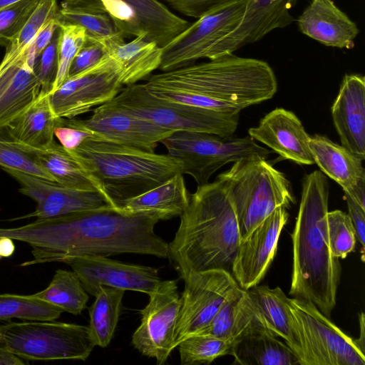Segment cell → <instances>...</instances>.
Returning <instances> with one entry per match:
<instances>
[{
	"mask_svg": "<svg viewBox=\"0 0 365 365\" xmlns=\"http://www.w3.org/2000/svg\"><path fill=\"white\" fill-rule=\"evenodd\" d=\"M158 222L153 217L108 206L36 219L18 227H0V236L31 247L33 259L21 263V267L63 262L75 257L123 253L167 258L168 243L154 231Z\"/></svg>",
	"mask_w": 365,
	"mask_h": 365,
	"instance_id": "cell-1",
	"label": "cell"
},
{
	"mask_svg": "<svg viewBox=\"0 0 365 365\" xmlns=\"http://www.w3.org/2000/svg\"><path fill=\"white\" fill-rule=\"evenodd\" d=\"M143 84L156 98L232 114L271 99L277 91L267 63L233 53L151 74Z\"/></svg>",
	"mask_w": 365,
	"mask_h": 365,
	"instance_id": "cell-2",
	"label": "cell"
},
{
	"mask_svg": "<svg viewBox=\"0 0 365 365\" xmlns=\"http://www.w3.org/2000/svg\"><path fill=\"white\" fill-rule=\"evenodd\" d=\"M168 256L179 277L223 269L231 273L240 235L237 215L224 185L218 180L198 185L190 194Z\"/></svg>",
	"mask_w": 365,
	"mask_h": 365,
	"instance_id": "cell-3",
	"label": "cell"
},
{
	"mask_svg": "<svg viewBox=\"0 0 365 365\" xmlns=\"http://www.w3.org/2000/svg\"><path fill=\"white\" fill-rule=\"evenodd\" d=\"M329 182L319 170L307 174L292 234L293 263L289 294L330 318L336 304L341 268L327 240Z\"/></svg>",
	"mask_w": 365,
	"mask_h": 365,
	"instance_id": "cell-4",
	"label": "cell"
},
{
	"mask_svg": "<svg viewBox=\"0 0 365 365\" xmlns=\"http://www.w3.org/2000/svg\"><path fill=\"white\" fill-rule=\"evenodd\" d=\"M71 151L83 159L119 207L124 201L182 173V170L181 162L168 153L157 154L92 138Z\"/></svg>",
	"mask_w": 365,
	"mask_h": 365,
	"instance_id": "cell-5",
	"label": "cell"
},
{
	"mask_svg": "<svg viewBox=\"0 0 365 365\" xmlns=\"http://www.w3.org/2000/svg\"><path fill=\"white\" fill-rule=\"evenodd\" d=\"M216 180L224 185L232 202L240 240L276 208L287 209L295 202L289 180L261 156L234 162Z\"/></svg>",
	"mask_w": 365,
	"mask_h": 365,
	"instance_id": "cell-6",
	"label": "cell"
},
{
	"mask_svg": "<svg viewBox=\"0 0 365 365\" xmlns=\"http://www.w3.org/2000/svg\"><path fill=\"white\" fill-rule=\"evenodd\" d=\"M0 344L25 360L45 361H85L96 346L88 327L53 321L1 325Z\"/></svg>",
	"mask_w": 365,
	"mask_h": 365,
	"instance_id": "cell-7",
	"label": "cell"
},
{
	"mask_svg": "<svg viewBox=\"0 0 365 365\" xmlns=\"http://www.w3.org/2000/svg\"><path fill=\"white\" fill-rule=\"evenodd\" d=\"M110 105L165 129L205 133L227 138L235 133L240 113L232 114L156 98L143 83L123 87Z\"/></svg>",
	"mask_w": 365,
	"mask_h": 365,
	"instance_id": "cell-8",
	"label": "cell"
},
{
	"mask_svg": "<svg viewBox=\"0 0 365 365\" xmlns=\"http://www.w3.org/2000/svg\"><path fill=\"white\" fill-rule=\"evenodd\" d=\"M247 0H230L217 6L190 24L163 48L159 69L168 71L202 58L226 55V41L242 21Z\"/></svg>",
	"mask_w": 365,
	"mask_h": 365,
	"instance_id": "cell-9",
	"label": "cell"
},
{
	"mask_svg": "<svg viewBox=\"0 0 365 365\" xmlns=\"http://www.w3.org/2000/svg\"><path fill=\"white\" fill-rule=\"evenodd\" d=\"M160 143L168 155L181 162L182 173L192 176L198 185L207 183L217 170L229 163L252 156L267 159L271 153L249 135L223 138L205 133L176 131Z\"/></svg>",
	"mask_w": 365,
	"mask_h": 365,
	"instance_id": "cell-10",
	"label": "cell"
},
{
	"mask_svg": "<svg viewBox=\"0 0 365 365\" xmlns=\"http://www.w3.org/2000/svg\"><path fill=\"white\" fill-rule=\"evenodd\" d=\"M302 349L301 365H365V353L314 306L289 298Z\"/></svg>",
	"mask_w": 365,
	"mask_h": 365,
	"instance_id": "cell-11",
	"label": "cell"
},
{
	"mask_svg": "<svg viewBox=\"0 0 365 365\" xmlns=\"http://www.w3.org/2000/svg\"><path fill=\"white\" fill-rule=\"evenodd\" d=\"M180 306L175 329L177 346L205 327L222 305L240 288L232 274L209 269L190 274L183 279Z\"/></svg>",
	"mask_w": 365,
	"mask_h": 365,
	"instance_id": "cell-12",
	"label": "cell"
},
{
	"mask_svg": "<svg viewBox=\"0 0 365 365\" xmlns=\"http://www.w3.org/2000/svg\"><path fill=\"white\" fill-rule=\"evenodd\" d=\"M123 88L114 61L105 53L96 64L50 93L49 101L58 117L73 118L110 101Z\"/></svg>",
	"mask_w": 365,
	"mask_h": 365,
	"instance_id": "cell-13",
	"label": "cell"
},
{
	"mask_svg": "<svg viewBox=\"0 0 365 365\" xmlns=\"http://www.w3.org/2000/svg\"><path fill=\"white\" fill-rule=\"evenodd\" d=\"M148 304L140 311L139 327L132 344L141 354L163 364L176 348L175 329L180 306L176 280H161L149 294Z\"/></svg>",
	"mask_w": 365,
	"mask_h": 365,
	"instance_id": "cell-14",
	"label": "cell"
},
{
	"mask_svg": "<svg viewBox=\"0 0 365 365\" xmlns=\"http://www.w3.org/2000/svg\"><path fill=\"white\" fill-rule=\"evenodd\" d=\"M61 123L90 132L92 139L147 151L174 133L108 103L96 107L88 119L61 118Z\"/></svg>",
	"mask_w": 365,
	"mask_h": 365,
	"instance_id": "cell-15",
	"label": "cell"
},
{
	"mask_svg": "<svg viewBox=\"0 0 365 365\" xmlns=\"http://www.w3.org/2000/svg\"><path fill=\"white\" fill-rule=\"evenodd\" d=\"M3 170L19 183L21 193L36 202L35 211L11 220L54 217L108 206L119 207L98 191L71 188L16 170Z\"/></svg>",
	"mask_w": 365,
	"mask_h": 365,
	"instance_id": "cell-16",
	"label": "cell"
},
{
	"mask_svg": "<svg viewBox=\"0 0 365 365\" xmlns=\"http://www.w3.org/2000/svg\"><path fill=\"white\" fill-rule=\"evenodd\" d=\"M63 262L77 274L85 290L94 297L101 287L149 295L161 282L156 268L125 264L103 256L70 257Z\"/></svg>",
	"mask_w": 365,
	"mask_h": 365,
	"instance_id": "cell-17",
	"label": "cell"
},
{
	"mask_svg": "<svg viewBox=\"0 0 365 365\" xmlns=\"http://www.w3.org/2000/svg\"><path fill=\"white\" fill-rule=\"evenodd\" d=\"M288 217L287 208L279 207L240 240L231 272L240 288L248 289L264 278L277 253Z\"/></svg>",
	"mask_w": 365,
	"mask_h": 365,
	"instance_id": "cell-18",
	"label": "cell"
},
{
	"mask_svg": "<svg viewBox=\"0 0 365 365\" xmlns=\"http://www.w3.org/2000/svg\"><path fill=\"white\" fill-rule=\"evenodd\" d=\"M31 46L19 56L0 62V130H4L38 97L41 84Z\"/></svg>",
	"mask_w": 365,
	"mask_h": 365,
	"instance_id": "cell-19",
	"label": "cell"
},
{
	"mask_svg": "<svg viewBox=\"0 0 365 365\" xmlns=\"http://www.w3.org/2000/svg\"><path fill=\"white\" fill-rule=\"evenodd\" d=\"M254 140L268 146L282 158L299 165L314 163L309 145L310 136L292 111L277 108L248 130Z\"/></svg>",
	"mask_w": 365,
	"mask_h": 365,
	"instance_id": "cell-20",
	"label": "cell"
},
{
	"mask_svg": "<svg viewBox=\"0 0 365 365\" xmlns=\"http://www.w3.org/2000/svg\"><path fill=\"white\" fill-rule=\"evenodd\" d=\"M331 116L341 145L365 159V78L344 76L331 108Z\"/></svg>",
	"mask_w": 365,
	"mask_h": 365,
	"instance_id": "cell-21",
	"label": "cell"
},
{
	"mask_svg": "<svg viewBox=\"0 0 365 365\" xmlns=\"http://www.w3.org/2000/svg\"><path fill=\"white\" fill-rule=\"evenodd\" d=\"M309 145L314 163L322 172L340 185L344 194L365 208L363 160L324 135L310 136Z\"/></svg>",
	"mask_w": 365,
	"mask_h": 365,
	"instance_id": "cell-22",
	"label": "cell"
},
{
	"mask_svg": "<svg viewBox=\"0 0 365 365\" xmlns=\"http://www.w3.org/2000/svg\"><path fill=\"white\" fill-rule=\"evenodd\" d=\"M7 138L14 145L32 155L55 182L71 188L98 191L109 198L99 179L83 159L55 140L43 147H33Z\"/></svg>",
	"mask_w": 365,
	"mask_h": 365,
	"instance_id": "cell-23",
	"label": "cell"
},
{
	"mask_svg": "<svg viewBox=\"0 0 365 365\" xmlns=\"http://www.w3.org/2000/svg\"><path fill=\"white\" fill-rule=\"evenodd\" d=\"M300 31L327 46L351 49L359 30L332 0H312L297 19Z\"/></svg>",
	"mask_w": 365,
	"mask_h": 365,
	"instance_id": "cell-24",
	"label": "cell"
},
{
	"mask_svg": "<svg viewBox=\"0 0 365 365\" xmlns=\"http://www.w3.org/2000/svg\"><path fill=\"white\" fill-rule=\"evenodd\" d=\"M297 0H247L237 27L226 41L228 53L241 46L261 39L271 31L283 28L294 19L289 10Z\"/></svg>",
	"mask_w": 365,
	"mask_h": 365,
	"instance_id": "cell-25",
	"label": "cell"
},
{
	"mask_svg": "<svg viewBox=\"0 0 365 365\" xmlns=\"http://www.w3.org/2000/svg\"><path fill=\"white\" fill-rule=\"evenodd\" d=\"M103 50L114 61L123 86L148 77L162 62L163 48L148 40L146 34L135 36L128 43L125 40L109 43Z\"/></svg>",
	"mask_w": 365,
	"mask_h": 365,
	"instance_id": "cell-26",
	"label": "cell"
},
{
	"mask_svg": "<svg viewBox=\"0 0 365 365\" xmlns=\"http://www.w3.org/2000/svg\"><path fill=\"white\" fill-rule=\"evenodd\" d=\"M246 290L265 327L283 339L297 354L301 365L302 349L296 320L289 308V298L279 287L257 284Z\"/></svg>",
	"mask_w": 365,
	"mask_h": 365,
	"instance_id": "cell-27",
	"label": "cell"
},
{
	"mask_svg": "<svg viewBox=\"0 0 365 365\" xmlns=\"http://www.w3.org/2000/svg\"><path fill=\"white\" fill-rule=\"evenodd\" d=\"M230 354L241 365H300L291 348L263 325L252 327L235 339Z\"/></svg>",
	"mask_w": 365,
	"mask_h": 365,
	"instance_id": "cell-28",
	"label": "cell"
},
{
	"mask_svg": "<svg viewBox=\"0 0 365 365\" xmlns=\"http://www.w3.org/2000/svg\"><path fill=\"white\" fill-rule=\"evenodd\" d=\"M190 193L183 174L178 173L160 185L124 201L120 207L125 212L167 220L180 217L186 210Z\"/></svg>",
	"mask_w": 365,
	"mask_h": 365,
	"instance_id": "cell-29",
	"label": "cell"
},
{
	"mask_svg": "<svg viewBox=\"0 0 365 365\" xmlns=\"http://www.w3.org/2000/svg\"><path fill=\"white\" fill-rule=\"evenodd\" d=\"M61 118L51 108L49 94L40 92L36 100L4 132L16 142L43 147L54 140V131Z\"/></svg>",
	"mask_w": 365,
	"mask_h": 365,
	"instance_id": "cell-30",
	"label": "cell"
},
{
	"mask_svg": "<svg viewBox=\"0 0 365 365\" xmlns=\"http://www.w3.org/2000/svg\"><path fill=\"white\" fill-rule=\"evenodd\" d=\"M58 24H70L85 29L87 38L103 46L110 41L123 39L100 0H63L56 16Z\"/></svg>",
	"mask_w": 365,
	"mask_h": 365,
	"instance_id": "cell-31",
	"label": "cell"
},
{
	"mask_svg": "<svg viewBox=\"0 0 365 365\" xmlns=\"http://www.w3.org/2000/svg\"><path fill=\"white\" fill-rule=\"evenodd\" d=\"M264 325L247 290L239 288L220 308L210 323L196 334L232 341L248 329Z\"/></svg>",
	"mask_w": 365,
	"mask_h": 365,
	"instance_id": "cell-32",
	"label": "cell"
},
{
	"mask_svg": "<svg viewBox=\"0 0 365 365\" xmlns=\"http://www.w3.org/2000/svg\"><path fill=\"white\" fill-rule=\"evenodd\" d=\"M135 11L147 39L161 48L170 43L190 25L160 0H123Z\"/></svg>",
	"mask_w": 365,
	"mask_h": 365,
	"instance_id": "cell-33",
	"label": "cell"
},
{
	"mask_svg": "<svg viewBox=\"0 0 365 365\" xmlns=\"http://www.w3.org/2000/svg\"><path fill=\"white\" fill-rule=\"evenodd\" d=\"M125 290L101 287L89 307V329L96 346L106 347L112 340L119 316Z\"/></svg>",
	"mask_w": 365,
	"mask_h": 365,
	"instance_id": "cell-34",
	"label": "cell"
},
{
	"mask_svg": "<svg viewBox=\"0 0 365 365\" xmlns=\"http://www.w3.org/2000/svg\"><path fill=\"white\" fill-rule=\"evenodd\" d=\"M31 295L74 315L81 314L89 299L77 274L61 269L55 272L46 289Z\"/></svg>",
	"mask_w": 365,
	"mask_h": 365,
	"instance_id": "cell-35",
	"label": "cell"
},
{
	"mask_svg": "<svg viewBox=\"0 0 365 365\" xmlns=\"http://www.w3.org/2000/svg\"><path fill=\"white\" fill-rule=\"evenodd\" d=\"M63 311L31 295L0 294V321L18 318L26 321H54Z\"/></svg>",
	"mask_w": 365,
	"mask_h": 365,
	"instance_id": "cell-36",
	"label": "cell"
},
{
	"mask_svg": "<svg viewBox=\"0 0 365 365\" xmlns=\"http://www.w3.org/2000/svg\"><path fill=\"white\" fill-rule=\"evenodd\" d=\"M231 342L204 334H195L180 341L177 347L181 365L210 364L215 359L230 354Z\"/></svg>",
	"mask_w": 365,
	"mask_h": 365,
	"instance_id": "cell-37",
	"label": "cell"
},
{
	"mask_svg": "<svg viewBox=\"0 0 365 365\" xmlns=\"http://www.w3.org/2000/svg\"><path fill=\"white\" fill-rule=\"evenodd\" d=\"M58 9L56 0H40L27 22L6 46L3 58L12 59L21 55L46 23L56 17Z\"/></svg>",
	"mask_w": 365,
	"mask_h": 365,
	"instance_id": "cell-38",
	"label": "cell"
},
{
	"mask_svg": "<svg viewBox=\"0 0 365 365\" xmlns=\"http://www.w3.org/2000/svg\"><path fill=\"white\" fill-rule=\"evenodd\" d=\"M58 68L52 91L68 78L71 63L87 41L86 31L82 26L70 24H58Z\"/></svg>",
	"mask_w": 365,
	"mask_h": 365,
	"instance_id": "cell-39",
	"label": "cell"
},
{
	"mask_svg": "<svg viewBox=\"0 0 365 365\" xmlns=\"http://www.w3.org/2000/svg\"><path fill=\"white\" fill-rule=\"evenodd\" d=\"M327 232L329 249L334 257L344 259L354 251L356 231L348 214L339 210L328 211Z\"/></svg>",
	"mask_w": 365,
	"mask_h": 365,
	"instance_id": "cell-40",
	"label": "cell"
},
{
	"mask_svg": "<svg viewBox=\"0 0 365 365\" xmlns=\"http://www.w3.org/2000/svg\"><path fill=\"white\" fill-rule=\"evenodd\" d=\"M0 166L12 169L39 178L55 182L53 177L30 153L14 145L0 130Z\"/></svg>",
	"mask_w": 365,
	"mask_h": 365,
	"instance_id": "cell-41",
	"label": "cell"
},
{
	"mask_svg": "<svg viewBox=\"0 0 365 365\" xmlns=\"http://www.w3.org/2000/svg\"><path fill=\"white\" fill-rule=\"evenodd\" d=\"M40 0H21L0 10V46H6L17 35Z\"/></svg>",
	"mask_w": 365,
	"mask_h": 365,
	"instance_id": "cell-42",
	"label": "cell"
},
{
	"mask_svg": "<svg viewBox=\"0 0 365 365\" xmlns=\"http://www.w3.org/2000/svg\"><path fill=\"white\" fill-rule=\"evenodd\" d=\"M59 26L56 30L50 43L36 61V71L41 84V91L50 93L53 88L58 68Z\"/></svg>",
	"mask_w": 365,
	"mask_h": 365,
	"instance_id": "cell-43",
	"label": "cell"
},
{
	"mask_svg": "<svg viewBox=\"0 0 365 365\" xmlns=\"http://www.w3.org/2000/svg\"><path fill=\"white\" fill-rule=\"evenodd\" d=\"M117 29L123 36H137L146 34L142 29L133 9L123 0H100Z\"/></svg>",
	"mask_w": 365,
	"mask_h": 365,
	"instance_id": "cell-44",
	"label": "cell"
},
{
	"mask_svg": "<svg viewBox=\"0 0 365 365\" xmlns=\"http://www.w3.org/2000/svg\"><path fill=\"white\" fill-rule=\"evenodd\" d=\"M105 52L101 43L87 38L71 63L68 77L92 67L102 58Z\"/></svg>",
	"mask_w": 365,
	"mask_h": 365,
	"instance_id": "cell-45",
	"label": "cell"
},
{
	"mask_svg": "<svg viewBox=\"0 0 365 365\" xmlns=\"http://www.w3.org/2000/svg\"><path fill=\"white\" fill-rule=\"evenodd\" d=\"M183 16L198 19L212 8L230 0H162Z\"/></svg>",
	"mask_w": 365,
	"mask_h": 365,
	"instance_id": "cell-46",
	"label": "cell"
},
{
	"mask_svg": "<svg viewBox=\"0 0 365 365\" xmlns=\"http://www.w3.org/2000/svg\"><path fill=\"white\" fill-rule=\"evenodd\" d=\"M54 135L60 144L68 150H74L88 138H92V134L83 129L67 125L61 123L56 128Z\"/></svg>",
	"mask_w": 365,
	"mask_h": 365,
	"instance_id": "cell-47",
	"label": "cell"
},
{
	"mask_svg": "<svg viewBox=\"0 0 365 365\" xmlns=\"http://www.w3.org/2000/svg\"><path fill=\"white\" fill-rule=\"evenodd\" d=\"M349 216L356 231V240L364 247L365 241V208H363L348 195L344 194Z\"/></svg>",
	"mask_w": 365,
	"mask_h": 365,
	"instance_id": "cell-48",
	"label": "cell"
},
{
	"mask_svg": "<svg viewBox=\"0 0 365 365\" xmlns=\"http://www.w3.org/2000/svg\"><path fill=\"white\" fill-rule=\"evenodd\" d=\"M56 18L51 19L46 23L31 45V48L36 58H38L44 48L48 45L56 30L58 27Z\"/></svg>",
	"mask_w": 365,
	"mask_h": 365,
	"instance_id": "cell-49",
	"label": "cell"
},
{
	"mask_svg": "<svg viewBox=\"0 0 365 365\" xmlns=\"http://www.w3.org/2000/svg\"><path fill=\"white\" fill-rule=\"evenodd\" d=\"M26 364L27 363L21 358L0 344V365H24Z\"/></svg>",
	"mask_w": 365,
	"mask_h": 365,
	"instance_id": "cell-50",
	"label": "cell"
},
{
	"mask_svg": "<svg viewBox=\"0 0 365 365\" xmlns=\"http://www.w3.org/2000/svg\"><path fill=\"white\" fill-rule=\"evenodd\" d=\"M15 246L9 237L0 236V259L10 257L14 252Z\"/></svg>",
	"mask_w": 365,
	"mask_h": 365,
	"instance_id": "cell-51",
	"label": "cell"
},
{
	"mask_svg": "<svg viewBox=\"0 0 365 365\" xmlns=\"http://www.w3.org/2000/svg\"><path fill=\"white\" fill-rule=\"evenodd\" d=\"M364 314L361 312L359 316V327H360V334L359 337L355 339L356 343L359 346L360 349L363 352L365 353V333H364Z\"/></svg>",
	"mask_w": 365,
	"mask_h": 365,
	"instance_id": "cell-52",
	"label": "cell"
},
{
	"mask_svg": "<svg viewBox=\"0 0 365 365\" xmlns=\"http://www.w3.org/2000/svg\"><path fill=\"white\" fill-rule=\"evenodd\" d=\"M21 0H0V10L14 4Z\"/></svg>",
	"mask_w": 365,
	"mask_h": 365,
	"instance_id": "cell-53",
	"label": "cell"
}]
</instances>
